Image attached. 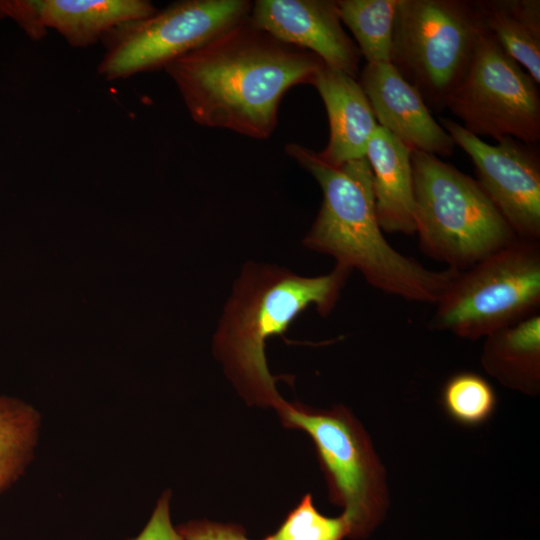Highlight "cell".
<instances>
[{
  "label": "cell",
  "instance_id": "cell-6",
  "mask_svg": "<svg viewBox=\"0 0 540 540\" xmlns=\"http://www.w3.org/2000/svg\"><path fill=\"white\" fill-rule=\"evenodd\" d=\"M288 428L312 439L329 498L344 508L350 538H363L384 519L388 507L385 468L369 435L344 406L315 409L284 402L277 410Z\"/></svg>",
  "mask_w": 540,
  "mask_h": 540
},
{
  "label": "cell",
  "instance_id": "cell-2",
  "mask_svg": "<svg viewBox=\"0 0 540 540\" xmlns=\"http://www.w3.org/2000/svg\"><path fill=\"white\" fill-rule=\"evenodd\" d=\"M351 272L338 264L318 276L264 262L243 265L223 306L212 350L248 404L276 411L282 406L285 400L276 388L278 377L268 369L265 342L287 331L310 306L321 316L329 315Z\"/></svg>",
  "mask_w": 540,
  "mask_h": 540
},
{
  "label": "cell",
  "instance_id": "cell-9",
  "mask_svg": "<svg viewBox=\"0 0 540 540\" xmlns=\"http://www.w3.org/2000/svg\"><path fill=\"white\" fill-rule=\"evenodd\" d=\"M247 0H185L120 25L103 38L99 72L108 80L165 68L249 17Z\"/></svg>",
  "mask_w": 540,
  "mask_h": 540
},
{
  "label": "cell",
  "instance_id": "cell-4",
  "mask_svg": "<svg viewBox=\"0 0 540 540\" xmlns=\"http://www.w3.org/2000/svg\"><path fill=\"white\" fill-rule=\"evenodd\" d=\"M421 250L463 271L517 238L477 180L439 157L411 152Z\"/></svg>",
  "mask_w": 540,
  "mask_h": 540
},
{
  "label": "cell",
  "instance_id": "cell-15",
  "mask_svg": "<svg viewBox=\"0 0 540 540\" xmlns=\"http://www.w3.org/2000/svg\"><path fill=\"white\" fill-rule=\"evenodd\" d=\"M365 157L372 172L375 212L382 231L414 234L411 151L378 126L368 143Z\"/></svg>",
  "mask_w": 540,
  "mask_h": 540
},
{
  "label": "cell",
  "instance_id": "cell-22",
  "mask_svg": "<svg viewBox=\"0 0 540 540\" xmlns=\"http://www.w3.org/2000/svg\"><path fill=\"white\" fill-rule=\"evenodd\" d=\"M183 540H250L244 528L209 520H191L176 527Z\"/></svg>",
  "mask_w": 540,
  "mask_h": 540
},
{
  "label": "cell",
  "instance_id": "cell-16",
  "mask_svg": "<svg viewBox=\"0 0 540 540\" xmlns=\"http://www.w3.org/2000/svg\"><path fill=\"white\" fill-rule=\"evenodd\" d=\"M484 370L503 386L535 396L540 391V315L529 316L485 337Z\"/></svg>",
  "mask_w": 540,
  "mask_h": 540
},
{
  "label": "cell",
  "instance_id": "cell-13",
  "mask_svg": "<svg viewBox=\"0 0 540 540\" xmlns=\"http://www.w3.org/2000/svg\"><path fill=\"white\" fill-rule=\"evenodd\" d=\"M375 119L411 152L450 156L455 148L451 136L429 111L423 97L390 62L366 63L359 72Z\"/></svg>",
  "mask_w": 540,
  "mask_h": 540
},
{
  "label": "cell",
  "instance_id": "cell-8",
  "mask_svg": "<svg viewBox=\"0 0 540 540\" xmlns=\"http://www.w3.org/2000/svg\"><path fill=\"white\" fill-rule=\"evenodd\" d=\"M445 108L479 138L540 140L538 84L485 28Z\"/></svg>",
  "mask_w": 540,
  "mask_h": 540
},
{
  "label": "cell",
  "instance_id": "cell-19",
  "mask_svg": "<svg viewBox=\"0 0 540 540\" xmlns=\"http://www.w3.org/2000/svg\"><path fill=\"white\" fill-rule=\"evenodd\" d=\"M400 0H337L341 22L352 32L367 63L390 62Z\"/></svg>",
  "mask_w": 540,
  "mask_h": 540
},
{
  "label": "cell",
  "instance_id": "cell-18",
  "mask_svg": "<svg viewBox=\"0 0 540 540\" xmlns=\"http://www.w3.org/2000/svg\"><path fill=\"white\" fill-rule=\"evenodd\" d=\"M40 413L31 405L0 396V493L26 470L38 443Z\"/></svg>",
  "mask_w": 540,
  "mask_h": 540
},
{
  "label": "cell",
  "instance_id": "cell-10",
  "mask_svg": "<svg viewBox=\"0 0 540 540\" xmlns=\"http://www.w3.org/2000/svg\"><path fill=\"white\" fill-rule=\"evenodd\" d=\"M440 125L472 160L477 181L518 238L540 241V158L532 144L506 136L491 145L451 119Z\"/></svg>",
  "mask_w": 540,
  "mask_h": 540
},
{
  "label": "cell",
  "instance_id": "cell-20",
  "mask_svg": "<svg viewBox=\"0 0 540 540\" xmlns=\"http://www.w3.org/2000/svg\"><path fill=\"white\" fill-rule=\"evenodd\" d=\"M441 403L448 416L464 426H477L493 414L497 397L491 384L474 372L451 376L442 389Z\"/></svg>",
  "mask_w": 540,
  "mask_h": 540
},
{
  "label": "cell",
  "instance_id": "cell-17",
  "mask_svg": "<svg viewBox=\"0 0 540 540\" xmlns=\"http://www.w3.org/2000/svg\"><path fill=\"white\" fill-rule=\"evenodd\" d=\"M485 29L540 83V1H477Z\"/></svg>",
  "mask_w": 540,
  "mask_h": 540
},
{
  "label": "cell",
  "instance_id": "cell-5",
  "mask_svg": "<svg viewBox=\"0 0 540 540\" xmlns=\"http://www.w3.org/2000/svg\"><path fill=\"white\" fill-rule=\"evenodd\" d=\"M484 28L477 1L400 0L390 63L428 107L442 110Z\"/></svg>",
  "mask_w": 540,
  "mask_h": 540
},
{
  "label": "cell",
  "instance_id": "cell-14",
  "mask_svg": "<svg viewBox=\"0 0 540 540\" xmlns=\"http://www.w3.org/2000/svg\"><path fill=\"white\" fill-rule=\"evenodd\" d=\"M325 105L329 120V141L320 158L331 165L365 157L378 123L356 78L324 65L311 83Z\"/></svg>",
  "mask_w": 540,
  "mask_h": 540
},
{
  "label": "cell",
  "instance_id": "cell-23",
  "mask_svg": "<svg viewBox=\"0 0 540 540\" xmlns=\"http://www.w3.org/2000/svg\"><path fill=\"white\" fill-rule=\"evenodd\" d=\"M170 498L171 491L166 490L158 499L143 530L135 538L128 540H183L171 522Z\"/></svg>",
  "mask_w": 540,
  "mask_h": 540
},
{
  "label": "cell",
  "instance_id": "cell-12",
  "mask_svg": "<svg viewBox=\"0 0 540 540\" xmlns=\"http://www.w3.org/2000/svg\"><path fill=\"white\" fill-rule=\"evenodd\" d=\"M154 12L145 0H0V18H11L30 37L38 39L52 28L76 47Z\"/></svg>",
  "mask_w": 540,
  "mask_h": 540
},
{
  "label": "cell",
  "instance_id": "cell-1",
  "mask_svg": "<svg viewBox=\"0 0 540 540\" xmlns=\"http://www.w3.org/2000/svg\"><path fill=\"white\" fill-rule=\"evenodd\" d=\"M324 65L248 17L164 69L196 123L266 139L277 125L283 95L311 84Z\"/></svg>",
  "mask_w": 540,
  "mask_h": 540
},
{
  "label": "cell",
  "instance_id": "cell-11",
  "mask_svg": "<svg viewBox=\"0 0 540 540\" xmlns=\"http://www.w3.org/2000/svg\"><path fill=\"white\" fill-rule=\"evenodd\" d=\"M250 20L280 41L317 55L325 65L353 78L361 53L344 31L332 0H257Z\"/></svg>",
  "mask_w": 540,
  "mask_h": 540
},
{
  "label": "cell",
  "instance_id": "cell-21",
  "mask_svg": "<svg viewBox=\"0 0 540 540\" xmlns=\"http://www.w3.org/2000/svg\"><path fill=\"white\" fill-rule=\"evenodd\" d=\"M348 536L349 527L344 516L322 515L315 508L312 495L306 494L277 531L263 540H342Z\"/></svg>",
  "mask_w": 540,
  "mask_h": 540
},
{
  "label": "cell",
  "instance_id": "cell-7",
  "mask_svg": "<svg viewBox=\"0 0 540 540\" xmlns=\"http://www.w3.org/2000/svg\"><path fill=\"white\" fill-rule=\"evenodd\" d=\"M437 308V330L476 340L537 313L540 242L516 238L460 271Z\"/></svg>",
  "mask_w": 540,
  "mask_h": 540
},
{
  "label": "cell",
  "instance_id": "cell-3",
  "mask_svg": "<svg viewBox=\"0 0 540 540\" xmlns=\"http://www.w3.org/2000/svg\"><path fill=\"white\" fill-rule=\"evenodd\" d=\"M285 151L315 178L323 194L303 246L359 271L369 285L386 294L431 301L440 287V272L400 253L386 240L376 217L366 157L335 166L296 143L288 144Z\"/></svg>",
  "mask_w": 540,
  "mask_h": 540
}]
</instances>
